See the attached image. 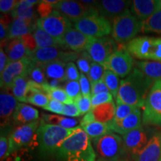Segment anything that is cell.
<instances>
[{"mask_svg":"<svg viewBox=\"0 0 161 161\" xmlns=\"http://www.w3.org/2000/svg\"><path fill=\"white\" fill-rule=\"evenodd\" d=\"M154 83V80L143 72L137 68H134L129 75L120 81L116 101L138 108H143L148 92Z\"/></svg>","mask_w":161,"mask_h":161,"instance_id":"cell-1","label":"cell"},{"mask_svg":"<svg viewBox=\"0 0 161 161\" xmlns=\"http://www.w3.org/2000/svg\"><path fill=\"white\" fill-rule=\"evenodd\" d=\"M58 152L66 161H96V158L90 139L80 126L61 144Z\"/></svg>","mask_w":161,"mask_h":161,"instance_id":"cell-2","label":"cell"},{"mask_svg":"<svg viewBox=\"0 0 161 161\" xmlns=\"http://www.w3.org/2000/svg\"><path fill=\"white\" fill-rule=\"evenodd\" d=\"M76 128L67 129L42 122L37 130L40 149L46 153L53 152L55 150H58L64 141L73 134Z\"/></svg>","mask_w":161,"mask_h":161,"instance_id":"cell-3","label":"cell"},{"mask_svg":"<svg viewBox=\"0 0 161 161\" xmlns=\"http://www.w3.org/2000/svg\"><path fill=\"white\" fill-rule=\"evenodd\" d=\"M125 49L136 59L161 62V37H135L127 43Z\"/></svg>","mask_w":161,"mask_h":161,"instance_id":"cell-4","label":"cell"},{"mask_svg":"<svg viewBox=\"0 0 161 161\" xmlns=\"http://www.w3.org/2000/svg\"><path fill=\"white\" fill-rule=\"evenodd\" d=\"M142 29V22L129 10L113 20L112 38L118 43H128L134 39Z\"/></svg>","mask_w":161,"mask_h":161,"instance_id":"cell-5","label":"cell"},{"mask_svg":"<svg viewBox=\"0 0 161 161\" xmlns=\"http://www.w3.org/2000/svg\"><path fill=\"white\" fill-rule=\"evenodd\" d=\"M93 145L96 152L104 161L120 160L126 153L122 138L112 131L93 140Z\"/></svg>","mask_w":161,"mask_h":161,"instance_id":"cell-6","label":"cell"},{"mask_svg":"<svg viewBox=\"0 0 161 161\" xmlns=\"http://www.w3.org/2000/svg\"><path fill=\"white\" fill-rule=\"evenodd\" d=\"M142 119L145 125L161 126V80L154 81L148 92Z\"/></svg>","mask_w":161,"mask_h":161,"instance_id":"cell-7","label":"cell"},{"mask_svg":"<svg viewBox=\"0 0 161 161\" xmlns=\"http://www.w3.org/2000/svg\"><path fill=\"white\" fill-rule=\"evenodd\" d=\"M74 27L84 35L92 38H101L112 32L110 22L99 14H91L74 23Z\"/></svg>","mask_w":161,"mask_h":161,"instance_id":"cell-8","label":"cell"},{"mask_svg":"<svg viewBox=\"0 0 161 161\" xmlns=\"http://www.w3.org/2000/svg\"><path fill=\"white\" fill-rule=\"evenodd\" d=\"M36 25L55 39L60 40L66 31L72 28V23L60 12L54 10L48 17L37 19Z\"/></svg>","mask_w":161,"mask_h":161,"instance_id":"cell-9","label":"cell"},{"mask_svg":"<svg viewBox=\"0 0 161 161\" xmlns=\"http://www.w3.org/2000/svg\"><path fill=\"white\" fill-rule=\"evenodd\" d=\"M135 61L126 49H117L102 64L105 70H110L120 78H126L132 70Z\"/></svg>","mask_w":161,"mask_h":161,"instance_id":"cell-10","label":"cell"},{"mask_svg":"<svg viewBox=\"0 0 161 161\" xmlns=\"http://www.w3.org/2000/svg\"><path fill=\"white\" fill-rule=\"evenodd\" d=\"M75 52H66L55 47L37 48L29 56L31 63L41 65L54 60H63L66 63L72 62L78 58Z\"/></svg>","mask_w":161,"mask_h":161,"instance_id":"cell-11","label":"cell"},{"mask_svg":"<svg viewBox=\"0 0 161 161\" xmlns=\"http://www.w3.org/2000/svg\"><path fill=\"white\" fill-rule=\"evenodd\" d=\"M54 8L60 12L70 21L74 23L86 16L98 14L95 6L86 5L81 1L63 0L60 1L57 5L54 6Z\"/></svg>","mask_w":161,"mask_h":161,"instance_id":"cell-12","label":"cell"},{"mask_svg":"<svg viewBox=\"0 0 161 161\" xmlns=\"http://www.w3.org/2000/svg\"><path fill=\"white\" fill-rule=\"evenodd\" d=\"M117 50L116 42L112 38H92L86 51L92 60L102 66L105 60Z\"/></svg>","mask_w":161,"mask_h":161,"instance_id":"cell-13","label":"cell"},{"mask_svg":"<svg viewBox=\"0 0 161 161\" xmlns=\"http://www.w3.org/2000/svg\"><path fill=\"white\" fill-rule=\"evenodd\" d=\"M39 125L40 122L37 120L31 123L19 125L14 130L8 138L9 149L8 156L29 144L35 133H37Z\"/></svg>","mask_w":161,"mask_h":161,"instance_id":"cell-14","label":"cell"},{"mask_svg":"<svg viewBox=\"0 0 161 161\" xmlns=\"http://www.w3.org/2000/svg\"><path fill=\"white\" fill-rule=\"evenodd\" d=\"M31 63V61L29 57H26L17 61L8 64L5 69L0 76L1 87L5 90L11 89L12 84L16 78L27 73Z\"/></svg>","mask_w":161,"mask_h":161,"instance_id":"cell-15","label":"cell"},{"mask_svg":"<svg viewBox=\"0 0 161 161\" xmlns=\"http://www.w3.org/2000/svg\"><path fill=\"white\" fill-rule=\"evenodd\" d=\"M149 139L148 134L142 127L131 130L122 136L125 150L126 153H128L134 158L143 149Z\"/></svg>","mask_w":161,"mask_h":161,"instance_id":"cell-16","label":"cell"},{"mask_svg":"<svg viewBox=\"0 0 161 161\" xmlns=\"http://www.w3.org/2000/svg\"><path fill=\"white\" fill-rule=\"evenodd\" d=\"M131 3L130 1L122 0H102L96 2L95 7L99 15L113 22L116 17L128 11Z\"/></svg>","mask_w":161,"mask_h":161,"instance_id":"cell-17","label":"cell"},{"mask_svg":"<svg viewBox=\"0 0 161 161\" xmlns=\"http://www.w3.org/2000/svg\"><path fill=\"white\" fill-rule=\"evenodd\" d=\"M115 111L116 107L114 102L96 107L82 118L80 126L92 122L109 123L114 119Z\"/></svg>","mask_w":161,"mask_h":161,"instance_id":"cell-18","label":"cell"},{"mask_svg":"<svg viewBox=\"0 0 161 161\" xmlns=\"http://www.w3.org/2000/svg\"><path fill=\"white\" fill-rule=\"evenodd\" d=\"M142 122V114L140 108H137L124 119L121 121L113 120L108 124L111 131L123 136L131 130L141 128Z\"/></svg>","mask_w":161,"mask_h":161,"instance_id":"cell-19","label":"cell"},{"mask_svg":"<svg viewBox=\"0 0 161 161\" xmlns=\"http://www.w3.org/2000/svg\"><path fill=\"white\" fill-rule=\"evenodd\" d=\"M92 40V37H88L77 29L71 28L60 40L64 48H68L78 53L85 52Z\"/></svg>","mask_w":161,"mask_h":161,"instance_id":"cell-20","label":"cell"},{"mask_svg":"<svg viewBox=\"0 0 161 161\" xmlns=\"http://www.w3.org/2000/svg\"><path fill=\"white\" fill-rule=\"evenodd\" d=\"M161 10L160 0H134L130 11L140 22H143Z\"/></svg>","mask_w":161,"mask_h":161,"instance_id":"cell-21","label":"cell"},{"mask_svg":"<svg viewBox=\"0 0 161 161\" xmlns=\"http://www.w3.org/2000/svg\"><path fill=\"white\" fill-rule=\"evenodd\" d=\"M133 158L135 161H161V132L153 134L143 149Z\"/></svg>","mask_w":161,"mask_h":161,"instance_id":"cell-22","label":"cell"},{"mask_svg":"<svg viewBox=\"0 0 161 161\" xmlns=\"http://www.w3.org/2000/svg\"><path fill=\"white\" fill-rule=\"evenodd\" d=\"M17 98L13 94L2 92L0 94V117L1 126H5L13 118L17 106Z\"/></svg>","mask_w":161,"mask_h":161,"instance_id":"cell-23","label":"cell"},{"mask_svg":"<svg viewBox=\"0 0 161 161\" xmlns=\"http://www.w3.org/2000/svg\"><path fill=\"white\" fill-rule=\"evenodd\" d=\"M38 118L39 113L37 109L29 104L18 103L12 120L16 125H23L37 121Z\"/></svg>","mask_w":161,"mask_h":161,"instance_id":"cell-24","label":"cell"},{"mask_svg":"<svg viewBox=\"0 0 161 161\" xmlns=\"http://www.w3.org/2000/svg\"><path fill=\"white\" fill-rule=\"evenodd\" d=\"M37 0H22L11 12V17L14 19H20L28 23H33L36 17V12L34 5L39 4Z\"/></svg>","mask_w":161,"mask_h":161,"instance_id":"cell-25","label":"cell"},{"mask_svg":"<svg viewBox=\"0 0 161 161\" xmlns=\"http://www.w3.org/2000/svg\"><path fill=\"white\" fill-rule=\"evenodd\" d=\"M5 52L8 63L17 61L29 56V52L21 37L9 40L5 45Z\"/></svg>","mask_w":161,"mask_h":161,"instance_id":"cell-26","label":"cell"},{"mask_svg":"<svg viewBox=\"0 0 161 161\" xmlns=\"http://www.w3.org/2000/svg\"><path fill=\"white\" fill-rule=\"evenodd\" d=\"M66 64L67 63L63 60H58L39 66L42 68L46 77L49 80L56 79L61 82H65Z\"/></svg>","mask_w":161,"mask_h":161,"instance_id":"cell-27","label":"cell"},{"mask_svg":"<svg viewBox=\"0 0 161 161\" xmlns=\"http://www.w3.org/2000/svg\"><path fill=\"white\" fill-rule=\"evenodd\" d=\"M37 25L33 23H28L20 19H14L9 26L7 40L22 37L23 36L31 33L35 31Z\"/></svg>","mask_w":161,"mask_h":161,"instance_id":"cell-28","label":"cell"},{"mask_svg":"<svg viewBox=\"0 0 161 161\" xmlns=\"http://www.w3.org/2000/svg\"><path fill=\"white\" fill-rule=\"evenodd\" d=\"M32 35L36 40L37 48H64L61 40L55 39V37H53L49 34L40 28H36L35 31L32 32Z\"/></svg>","mask_w":161,"mask_h":161,"instance_id":"cell-29","label":"cell"},{"mask_svg":"<svg viewBox=\"0 0 161 161\" xmlns=\"http://www.w3.org/2000/svg\"><path fill=\"white\" fill-rule=\"evenodd\" d=\"M135 63L136 68L154 81L161 80V62L140 60Z\"/></svg>","mask_w":161,"mask_h":161,"instance_id":"cell-30","label":"cell"},{"mask_svg":"<svg viewBox=\"0 0 161 161\" xmlns=\"http://www.w3.org/2000/svg\"><path fill=\"white\" fill-rule=\"evenodd\" d=\"M29 80L28 72L25 75L19 76L14 80L10 90H12V94L17 100L25 102L26 96L29 91Z\"/></svg>","mask_w":161,"mask_h":161,"instance_id":"cell-31","label":"cell"},{"mask_svg":"<svg viewBox=\"0 0 161 161\" xmlns=\"http://www.w3.org/2000/svg\"><path fill=\"white\" fill-rule=\"evenodd\" d=\"M90 139L96 140L111 131L109 124L99 122H92L80 126Z\"/></svg>","mask_w":161,"mask_h":161,"instance_id":"cell-32","label":"cell"},{"mask_svg":"<svg viewBox=\"0 0 161 161\" xmlns=\"http://www.w3.org/2000/svg\"><path fill=\"white\" fill-rule=\"evenodd\" d=\"M43 90L44 93L47 95L49 99H53L63 104L74 103L67 96L65 90L62 87H52L49 84H46L43 85Z\"/></svg>","mask_w":161,"mask_h":161,"instance_id":"cell-33","label":"cell"},{"mask_svg":"<svg viewBox=\"0 0 161 161\" xmlns=\"http://www.w3.org/2000/svg\"><path fill=\"white\" fill-rule=\"evenodd\" d=\"M142 33L161 34V10L142 22Z\"/></svg>","mask_w":161,"mask_h":161,"instance_id":"cell-34","label":"cell"},{"mask_svg":"<svg viewBox=\"0 0 161 161\" xmlns=\"http://www.w3.org/2000/svg\"><path fill=\"white\" fill-rule=\"evenodd\" d=\"M43 116L44 119L46 122H49V124L55 125L67 128V129H71V128H75L78 127V120H76L75 119L58 115H45Z\"/></svg>","mask_w":161,"mask_h":161,"instance_id":"cell-35","label":"cell"},{"mask_svg":"<svg viewBox=\"0 0 161 161\" xmlns=\"http://www.w3.org/2000/svg\"><path fill=\"white\" fill-rule=\"evenodd\" d=\"M102 78H103L104 83L108 86L110 93L112 94L114 98L116 99L121 81L119 78V76L110 70H105Z\"/></svg>","mask_w":161,"mask_h":161,"instance_id":"cell-36","label":"cell"},{"mask_svg":"<svg viewBox=\"0 0 161 161\" xmlns=\"http://www.w3.org/2000/svg\"><path fill=\"white\" fill-rule=\"evenodd\" d=\"M28 77L29 80H33L39 84H46L48 83L43 69L37 64L31 63L28 69Z\"/></svg>","mask_w":161,"mask_h":161,"instance_id":"cell-37","label":"cell"},{"mask_svg":"<svg viewBox=\"0 0 161 161\" xmlns=\"http://www.w3.org/2000/svg\"><path fill=\"white\" fill-rule=\"evenodd\" d=\"M49 102V98L46 94L42 92H29L25 101V102L43 108L47 105Z\"/></svg>","mask_w":161,"mask_h":161,"instance_id":"cell-38","label":"cell"},{"mask_svg":"<svg viewBox=\"0 0 161 161\" xmlns=\"http://www.w3.org/2000/svg\"><path fill=\"white\" fill-rule=\"evenodd\" d=\"M116 107L114 119L113 120L114 121H121L128 116L130 114H132L134 110L137 109L138 108H136L134 106L129 105V104H125L123 102L116 101Z\"/></svg>","mask_w":161,"mask_h":161,"instance_id":"cell-39","label":"cell"},{"mask_svg":"<svg viewBox=\"0 0 161 161\" xmlns=\"http://www.w3.org/2000/svg\"><path fill=\"white\" fill-rule=\"evenodd\" d=\"M104 71H105V69L101 64L96 63L94 61L92 62L89 73L86 75V77L90 80L91 86L102 79V77H103Z\"/></svg>","mask_w":161,"mask_h":161,"instance_id":"cell-40","label":"cell"},{"mask_svg":"<svg viewBox=\"0 0 161 161\" xmlns=\"http://www.w3.org/2000/svg\"><path fill=\"white\" fill-rule=\"evenodd\" d=\"M63 88L65 90L69 98L73 101L74 102L79 96H81V92H80V87L78 80L66 82Z\"/></svg>","mask_w":161,"mask_h":161,"instance_id":"cell-41","label":"cell"},{"mask_svg":"<svg viewBox=\"0 0 161 161\" xmlns=\"http://www.w3.org/2000/svg\"><path fill=\"white\" fill-rule=\"evenodd\" d=\"M93 60L90 58V56L88 55L86 52H83L81 53V55L78 58V59L76 61L77 63V66L80 71L84 73V75H87L89 73V71L90 69V66H91L92 62Z\"/></svg>","mask_w":161,"mask_h":161,"instance_id":"cell-42","label":"cell"},{"mask_svg":"<svg viewBox=\"0 0 161 161\" xmlns=\"http://www.w3.org/2000/svg\"><path fill=\"white\" fill-rule=\"evenodd\" d=\"M75 103L78 106L80 115L88 114L92 110L91 104V96H80L75 101Z\"/></svg>","mask_w":161,"mask_h":161,"instance_id":"cell-43","label":"cell"},{"mask_svg":"<svg viewBox=\"0 0 161 161\" xmlns=\"http://www.w3.org/2000/svg\"><path fill=\"white\" fill-rule=\"evenodd\" d=\"M113 98H114V96H112L110 92H102V93L97 94L96 96H91L92 108H93L102 105V104L114 102Z\"/></svg>","mask_w":161,"mask_h":161,"instance_id":"cell-44","label":"cell"},{"mask_svg":"<svg viewBox=\"0 0 161 161\" xmlns=\"http://www.w3.org/2000/svg\"><path fill=\"white\" fill-rule=\"evenodd\" d=\"M80 74L78 72L77 66L73 62H69L66 64L65 81H72V80H78Z\"/></svg>","mask_w":161,"mask_h":161,"instance_id":"cell-45","label":"cell"},{"mask_svg":"<svg viewBox=\"0 0 161 161\" xmlns=\"http://www.w3.org/2000/svg\"><path fill=\"white\" fill-rule=\"evenodd\" d=\"M78 82L80 84L81 95L84 96H91V84L88 78L82 72H80V74Z\"/></svg>","mask_w":161,"mask_h":161,"instance_id":"cell-46","label":"cell"},{"mask_svg":"<svg viewBox=\"0 0 161 161\" xmlns=\"http://www.w3.org/2000/svg\"><path fill=\"white\" fill-rule=\"evenodd\" d=\"M54 11V6L48 3L46 0L40 1L38 4L37 9V13L40 16V18H44L49 16Z\"/></svg>","mask_w":161,"mask_h":161,"instance_id":"cell-47","label":"cell"},{"mask_svg":"<svg viewBox=\"0 0 161 161\" xmlns=\"http://www.w3.org/2000/svg\"><path fill=\"white\" fill-rule=\"evenodd\" d=\"M62 115L70 116V117H78V116H81L79 109L75 102L71 104H64Z\"/></svg>","mask_w":161,"mask_h":161,"instance_id":"cell-48","label":"cell"},{"mask_svg":"<svg viewBox=\"0 0 161 161\" xmlns=\"http://www.w3.org/2000/svg\"><path fill=\"white\" fill-rule=\"evenodd\" d=\"M64 104L61 103V102L53 99H49V103L47 104V105L44 107L43 109L48 110V111L55 113L56 114H61L62 115V113H63L64 110Z\"/></svg>","mask_w":161,"mask_h":161,"instance_id":"cell-49","label":"cell"},{"mask_svg":"<svg viewBox=\"0 0 161 161\" xmlns=\"http://www.w3.org/2000/svg\"><path fill=\"white\" fill-rule=\"evenodd\" d=\"M21 38L24 42V43H25L28 51L29 52V55L37 49V43H36V40L35 37H34L33 35H32V33L24 35Z\"/></svg>","mask_w":161,"mask_h":161,"instance_id":"cell-50","label":"cell"},{"mask_svg":"<svg viewBox=\"0 0 161 161\" xmlns=\"http://www.w3.org/2000/svg\"><path fill=\"white\" fill-rule=\"evenodd\" d=\"M102 92H110L108 86L104 83L103 78L98 80L96 84L91 86V96H96Z\"/></svg>","mask_w":161,"mask_h":161,"instance_id":"cell-51","label":"cell"},{"mask_svg":"<svg viewBox=\"0 0 161 161\" xmlns=\"http://www.w3.org/2000/svg\"><path fill=\"white\" fill-rule=\"evenodd\" d=\"M19 1L15 0H1L0 1V11L2 13L6 14L12 12L17 5Z\"/></svg>","mask_w":161,"mask_h":161,"instance_id":"cell-52","label":"cell"},{"mask_svg":"<svg viewBox=\"0 0 161 161\" xmlns=\"http://www.w3.org/2000/svg\"><path fill=\"white\" fill-rule=\"evenodd\" d=\"M9 149V140L5 136L2 135L0 137V158L3 161L6 157H8V153Z\"/></svg>","mask_w":161,"mask_h":161,"instance_id":"cell-53","label":"cell"},{"mask_svg":"<svg viewBox=\"0 0 161 161\" xmlns=\"http://www.w3.org/2000/svg\"><path fill=\"white\" fill-rule=\"evenodd\" d=\"M8 64V56L3 51V47H1V49H0V72H1V74L5 69Z\"/></svg>","mask_w":161,"mask_h":161,"instance_id":"cell-54","label":"cell"},{"mask_svg":"<svg viewBox=\"0 0 161 161\" xmlns=\"http://www.w3.org/2000/svg\"><path fill=\"white\" fill-rule=\"evenodd\" d=\"M60 83H61V81L56 79L48 80V84L52 87H60Z\"/></svg>","mask_w":161,"mask_h":161,"instance_id":"cell-55","label":"cell"},{"mask_svg":"<svg viewBox=\"0 0 161 161\" xmlns=\"http://www.w3.org/2000/svg\"><path fill=\"white\" fill-rule=\"evenodd\" d=\"M114 161H126V160H114Z\"/></svg>","mask_w":161,"mask_h":161,"instance_id":"cell-56","label":"cell"},{"mask_svg":"<svg viewBox=\"0 0 161 161\" xmlns=\"http://www.w3.org/2000/svg\"><path fill=\"white\" fill-rule=\"evenodd\" d=\"M97 161H102V160H97Z\"/></svg>","mask_w":161,"mask_h":161,"instance_id":"cell-57","label":"cell"}]
</instances>
